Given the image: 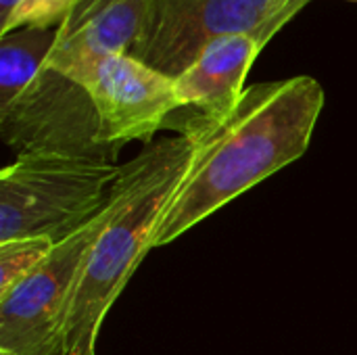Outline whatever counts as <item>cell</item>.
<instances>
[{"label": "cell", "mask_w": 357, "mask_h": 355, "mask_svg": "<svg viewBox=\"0 0 357 355\" xmlns=\"http://www.w3.org/2000/svg\"><path fill=\"white\" fill-rule=\"evenodd\" d=\"M192 142L178 134L149 142L121 165L109 218L90 249L59 331L56 354L94 355L107 312L142 257L155 249V232L182 184Z\"/></svg>", "instance_id": "7a4b0ae2"}, {"label": "cell", "mask_w": 357, "mask_h": 355, "mask_svg": "<svg viewBox=\"0 0 357 355\" xmlns=\"http://www.w3.org/2000/svg\"><path fill=\"white\" fill-rule=\"evenodd\" d=\"M54 249L50 239L25 236L0 243V297L36 272Z\"/></svg>", "instance_id": "30bf717a"}, {"label": "cell", "mask_w": 357, "mask_h": 355, "mask_svg": "<svg viewBox=\"0 0 357 355\" xmlns=\"http://www.w3.org/2000/svg\"><path fill=\"white\" fill-rule=\"evenodd\" d=\"M15 4H17V0H0V21L8 17V13L13 10Z\"/></svg>", "instance_id": "5bb4252c"}, {"label": "cell", "mask_w": 357, "mask_h": 355, "mask_svg": "<svg viewBox=\"0 0 357 355\" xmlns=\"http://www.w3.org/2000/svg\"><path fill=\"white\" fill-rule=\"evenodd\" d=\"M243 2L251 4L253 8H257L259 13H264V15L268 17V6H270V0H243ZM266 23H268V21H266Z\"/></svg>", "instance_id": "4fadbf2b"}, {"label": "cell", "mask_w": 357, "mask_h": 355, "mask_svg": "<svg viewBox=\"0 0 357 355\" xmlns=\"http://www.w3.org/2000/svg\"><path fill=\"white\" fill-rule=\"evenodd\" d=\"M119 172L92 157H15L0 174V243L38 236L59 245L111 203Z\"/></svg>", "instance_id": "3957f363"}, {"label": "cell", "mask_w": 357, "mask_h": 355, "mask_svg": "<svg viewBox=\"0 0 357 355\" xmlns=\"http://www.w3.org/2000/svg\"><path fill=\"white\" fill-rule=\"evenodd\" d=\"M307 2H312V0H270V6H268V23L264 27L268 40H272Z\"/></svg>", "instance_id": "7c38bea8"}, {"label": "cell", "mask_w": 357, "mask_h": 355, "mask_svg": "<svg viewBox=\"0 0 357 355\" xmlns=\"http://www.w3.org/2000/svg\"><path fill=\"white\" fill-rule=\"evenodd\" d=\"M266 42L257 33H226L176 77L182 109L205 119L228 115L245 92V80Z\"/></svg>", "instance_id": "9c48e42d"}, {"label": "cell", "mask_w": 357, "mask_h": 355, "mask_svg": "<svg viewBox=\"0 0 357 355\" xmlns=\"http://www.w3.org/2000/svg\"><path fill=\"white\" fill-rule=\"evenodd\" d=\"M266 21L243 0H146L144 27L130 56L176 80L226 33H257L268 44Z\"/></svg>", "instance_id": "8992f818"}, {"label": "cell", "mask_w": 357, "mask_h": 355, "mask_svg": "<svg viewBox=\"0 0 357 355\" xmlns=\"http://www.w3.org/2000/svg\"><path fill=\"white\" fill-rule=\"evenodd\" d=\"M146 17V0H77L59 27L46 67L79 86L111 54H130Z\"/></svg>", "instance_id": "ba28073f"}, {"label": "cell", "mask_w": 357, "mask_h": 355, "mask_svg": "<svg viewBox=\"0 0 357 355\" xmlns=\"http://www.w3.org/2000/svg\"><path fill=\"white\" fill-rule=\"evenodd\" d=\"M111 203L77 232L54 245L44 264L0 297V352L59 355L56 341L82 268L94 247Z\"/></svg>", "instance_id": "5b68a950"}, {"label": "cell", "mask_w": 357, "mask_h": 355, "mask_svg": "<svg viewBox=\"0 0 357 355\" xmlns=\"http://www.w3.org/2000/svg\"><path fill=\"white\" fill-rule=\"evenodd\" d=\"M0 355H13V354H8V352H0Z\"/></svg>", "instance_id": "9a60e30c"}, {"label": "cell", "mask_w": 357, "mask_h": 355, "mask_svg": "<svg viewBox=\"0 0 357 355\" xmlns=\"http://www.w3.org/2000/svg\"><path fill=\"white\" fill-rule=\"evenodd\" d=\"M0 134L17 157L52 153L109 161L117 153L100 138L98 115L86 88L46 65L0 92Z\"/></svg>", "instance_id": "277c9868"}, {"label": "cell", "mask_w": 357, "mask_h": 355, "mask_svg": "<svg viewBox=\"0 0 357 355\" xmlns=\"http://www.w3.org/2000/svg\"><path fill=\"white\" fill-rule=\"evenodd\" d=\"M90 94L100 138L113 151L151 138L182 111L176 80L130 54L102 59L82 84Z\"/></svg>", "instance_id": "52a82bcc"}, {"label": "cell", "mask_w": 357, "mask_h": 355, "mask_svg": "<svg viewBox=\"0 0 357 355\" xmlns=\"http://www.w3.org/2000/svg\"><path fill=\"white\" fill-rule=\"evenodd\" d=\"M77 0H17L6 19L0 21V33L21 27L59 29Z\"/></svg>", "instance_id": "8fae6325"}, {"label": "cell", "mask_w": 357, "mask_h": 355, "mask_svg": "<svg viewBox=\"0 0 357 355\" xmlns=\"http://www.w3.org/2000/svg\"><path fill=\"white\" fill-rule=\"evenodd\" d=\"M324 109V88L312 75L259 82L245 88L220 119L188 113L176 130L190 138L192 157L180 188L155 232L153 247L190 228L301 159Z\"/></svg>", "instance_id": "6da1fadb"}, {"label": "cell", "mask_w": 357, "mask_h": 355, "mask_svg": "<svg viewBox=\"0 0 357 355\" xmlns=\"http://www.w3.org/2000/svg\"><path fill=\"white\" fill-rule=\"evenodd\" d=\"M351 2H357V0H351Z\"/></svg>", "instance_id": "2e32d148"}]
</instances>
